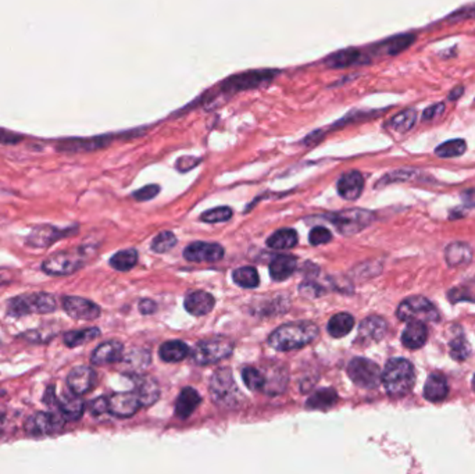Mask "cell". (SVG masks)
I'll return each instance as SVG.
<instances>
[{
  "mask_svg": "<svg viewBox=\"0 0 475 474\" xmlns=\"http://www.w3.org/2000/svg\"><path fill=\"white\" fill-rule=\"evenodd\" d=\"M319 335V329L317 324L312 321H298L289 323L278 327L270 336L269 345L276 350H295L301 349L313 341H316Z\"/></svg>",
  "mask_w": 475,
  "mask_h": 474,
  "instance_id": "cell-1",
  "label": "cell"
},
{
  "mask_svg": "<svg viewBox=\"0 0 475 474\" xmlns=\"http://www.w3.org/2000/svg\"><path fill=\"white\" fill-rule=\"evenodd\" d=\"M381 381L385 391L393 398H402L407 395L416 381L414 366L403 357H395L388 360L382 371Z\"/></svg>",
  "mask_w": 475,
  "mask_h": 474,
  "instance_id": "cell-2",
  "label": "cell"
},
{
  "mask_svg": "<svg viewBox=\"0 0 475 474\" xmlns=\"http://www.w3.org/2000/svg\"><path fill=\"white\" fill-rule=\"evenodd\" d=\"M91 251L88 246L59 251L45 259L40 269L49 276H70L85 266Z\"/></svg>",
  "mask_w": 475,
  "mask_h": 474,
  "instance_id": "cell-3",
  "label": "cell"
},
{
  "mask_svg": "<svg viewBox=\"0 0 475 474\" xmlns=\"http://www.w3.org/2000/svg\"><path fill=\"white\" fill-rule=\"evenodd\" d=\"M57 301L54 295L47 292H32L17 295L7 304V315L24 317L28 315H50L56 312Z\"/></svg>",
  "mask_w": 475,
  "mask_h": 474,
  "instance_id": "cell-4",
  "label": "cell"
},
{
  "mask_svg": "<svg viewBox=\"0 0 475 474\" xmlns=\"http://www.w3.org/2000/svg\"><path fill=\"white\" fill-rule=\"evenodd\" d=\"M278 71L276 70H249L225 78L220 84V92L223 94H238L259 88L264 84L271 82Z\"/></svg>",
  "mask_w": 475,
  "mask_h": 474,
  "instance_id": "cell-5",
  "label": "cell"
},
{
  "mask_svg": "<svg viewBox=\"0 0 475 474\" xmlns=\"http://www.w3.org/2000/svg\"><path fill=\"white\" fill-rule=\"evenodd\" d=\"M234 350V343L224 336H216L203 339L196 343V346L192 350V360L196 364L204 366L217 363L227 356H229Z\"/></svg>",
  "mask_w": 475,
  "mask_h": 474,
  "instance_id": "cell-6",
  "label": "cell"
},
{
  "mask_svg": "<svg viewBox=\"0 0 475 474\" xmlns=\"http://www.w3.org/2000/svg\"><path fill=\"white\" fill-rule=\"evenodd\" d=\"M396 316L405 323L410 321H421V323H432L438 321L439 313L437 308L424 297H410L405 299L396 311Z\"/></svg>",
  "mask_w": 475,
  "mask_h": 474,
  "instance_id": "cell-7",
  "label": "cell"
},
{
  "mask_svg": "<svg viewBox=\"0 0 475 474\" xmlns=\"http://www.w3.org/2000/svg\"><path fill=\"white\" fill-rule=\"evenodd\" d=\"M349 378L361 388H375L378 387L382 373L377 363L365 357H354L347 366Z\"/></svg>",
  "mask_w": 475,
  "mask_h": 474,
  "instance_id": "cell-8",
  "label": "cell"
},
{
  "mask_svg": "<svg viewBox=\"0 0 475 474\" xmlns=\"http://www.w3.org/2000/svg\"><path fill=\"white\" fill-rule=\"evenodd\" d=\"M210 394L213 401L221 405H234L236 403V397L239 394L232 371L228 367L218 369L210 381Z\"/></svg>",
  "mask_w": 475,
  "mask_h": 474,
  "instance_id": "cell-9",
  "label": "cell"
},
{
  "mask_svg": "<svg viewBox=\"0 0 475 474\" xmlns=\"http://www.w3.org/2000/svg\"><path fill=\"white\" fill-rule=\"evenodd\" d=\"M329 220L336 225L340 234L353 235L368 227L374 221V214L368 210L352 209L336 213Z\"/></svg>",
  "mask_w": 475,
  "mask_h": 474,
  "instance_id": "cell-10",
  "label": "cell"
},
{
  "mask_svg": "<svg viewBox=\"0 0 475 474\" xmlns=\"http://www.w3.org/2000/svg\"><path fill=\"white\" fill-rule=\"evenodd\" d=\"M66 419L60 412H38L25 422V431L33 437L53 436L64 427Z\"/></svg>",
  "mask_w": 475,
  "mask_h": 474,
  "instance_id": "cell-11",
  "label": "cell"
},
{
  "mask_svg": "<svg viewBox=\"0 0 475 474\" xmlns=\"http://www.w3.org/2000/svg\"><path fill=\"white\" fill-rule=\"evenodd\" d=\"M75 232H78V225L60 228V227H56V225L43 224V225L35 227L29 232V235L27 237L25 244L28 246H31V248L43 249V248H49L50 245L56 244L61 238H67V237L74 235Z\"/></svg>",
  "mask_w": 475,
  "mask_h": 474,
  "instance_id": "cell-12",
  "label": "cell"
},
{
  "mask_svg": "<svg viewBox=\"0 0 475 474\" xmlns=\"http://www.w3.org/2000/svg\"><path fill=\"white\" fill-rule=\"evenodd\" d=\"M63 309L71 318L85 320V321L95 320L102 313L99 305H96L95 302L81 298V297H74V295H68L63 298Z\"/></svg>",
  "mask_w": 475,
  "mask_h": 474,
  "instance_id": "cell-13",
  "label": "cell"
},
{
  "mask_svg": "<svg viewBox=\"0 0 475 474\" xmlns=\"http://www.w3.org/2000/svg\"><path fill=\"white\" fill-rule=\"evenodd\" d=\"M183 256L193 263H213L224 256V248L213 242H193L186 246Z\"/></svg>",
  "mask_w": 475,
  "mask_h": 474,
  "instance_id": "cell-14",
  "label": "cell"
},
{
  "mask_svg": "<svg viewBox=\"0 0 475 474\" xmlns=\"http://www.w3.org/2000/svg\"><path fill=\"white\" fill-rule=\"evenodd\" d=\"M113 137L100 135L92 138H67L61 140L57 145L59 152L67 154H80V152H92L102 148H106L112 142Z\"/></svg>",
  "mask_w": 475,
  "mask_h": 474,
  "instance_id": "cell-15",
  "label": "cell"
},
{
  "mask_svg": "<svg viewBox=\"0 0 475 474\" xmlns=\"http://www.w3.org/2000/svg\"><path fill=\"white\" fill-rule=\"evenodd\" d=\"M98 376L89 366H77L67 376V385L71 392L77 395H85L95 388Z\"/></svg>",
  "mask_w": 475,
  "mask_h": 474,
  "instance_id": "cell-16",
  "label": "cell"
},
{
  "mask_svg": "<svg viewBox=\"0 0 475 474\" xmlns=\"http://www.w3.org/2000/svg\"><path fill=\"white\" fill-rule=\"evenodd\" d=\"M141 406L140 398L135 391L117 392L109 398V412L113 416L127 419L134 416Z\"/></svg>",
  "mask_w": 475,
  "mask_h": 474,
  "instance_id": "cell-17",
  "label": "cell"
},
{
  "mask_svg": "<svg viewBox=\"0 0 475 474\" xmlns=\"http://www.w3.org/2000/svg\"><path fill=\"white\" fill-rule=\"evenodd\" d=\"M388 331V324L384 318L378 316L367 317L361 321L357 335V342L361 345H368L381 341Z\"/></svg>",
  "mask_w": 475,
  "mask_h": 474,
  "instance_id": "cell-18",
  "label": "cell"
},
{
  "mask_svg": "<svg viewBox=\"0 0 475 474\" xmlns=\"http://www.w3.org/2000/svg\"><path fill=\"white\" fill-rule=\"evenodd\" d=\"M338 192L343 199L356 200L364 189V177L360 171L352 170L340 175L336 184Z\"/></svg>",
  "mask_w": 475,
  "mask_h": 474,
  "instance_id": "cell-19",
  "label": "cell"
},
{
  "mask_svg": "<svg viewBox=\"0 0 475 474\" xmlns=\"http://www.w3.org/2000/svg\"><path fill=\"white\" fill-rule=\"evenodd\" d=\"M367 61V56L357 47H347L332 53L325 59V64L329 68H349L352 66L363 64Z\"/></svg>",
  "mask_w": 475,
  "mask_h": 474,
  "instance_id": "cell-20",
  "label": "cell"
},
{
  "mask_svg": "<svg viewBox=\"0 0 475 474\" xmlns=\"http://www.w3.org/2000/svg\"><path fill=\"white\" fill-rule=\"evenodd\" d=\"M124 345L120 341H107L100 343L92 353L91 362L93 364H112L123 359Z\"/></svg>",
  "mask_w": 475,
  "mask_h": 474,
  "instance_id": "cell-21",
  "label": "cell"
},
{
  "mask_svg": "<svg viewBox=\"0 0 475 474\" xmlns=\"http://www.w3.org/2000/svg\"><path fill=\"white\" fill-rule=\"evenodd\" d=\"M183 305L188 313L193 316H204L213 311L216 299L209 292L193 291L185 297Z\"/></svg>",
  "mask_w": 475,
  "mask_h": 474,
  "instance_id": "cell-22",
  "label": "cell"
},
{
  "mask_svg": "<svg viewBox=\"0 0 475 474\" xmlns=\"http://www.w3.org/2000/svg\"><path fill=\"white\" fill-rule=\"evenodd\" d=\"M57 409L63 415L66 420L75 422L81 419L85 412V402L82 401L81 395L77 394H63L57 399Z\"/></svg>",
  "mask_w": 475,
  "mask_h": 474,
  "instance_id": "cell-23",
  "label": "cell"
},
{
  "mask_svg": "<svg viewBox=\"0 0 475 474\" xmlns=\"http://www.w3.org/2000/svg\"><path fill=\"white\" fill-rule=\"evenodd\" d=\"M202 398L199 392L190 387H186L178 395V399L175 402V415L182 420L188 419L196 410Z\"/></svg>",
  "mask_w": 475,
  "mask_h": 474,
  "instance_id": "cell-24",
  "label": "cell"
},
{
  "mask_svg": "<svg viewBox=\"0 0 475 474\" xmlns=\"http://www.w3.org/2000/svg\"><path fill=\"white\" fill-rule=\"evenodd\" d=\"M428 329L425 323L410 321L402 334V342L409 349H420L425 345Z\"/></svg>",
  "mask_w": 475,
  "mask_h": 474,
  "instance_id": "cell-25",
  "label": "cell"
},
{
  "mask_svg": "<svg viewBox=\"0 0 475 474\" xmlns=\"http://www.w3.org/2000/svg\"><path fill=\"white\" fill-rule=\"evenodd\" d=\"M449 385L444 374L432 373L428 376L424 385V397L430 402H439L448 397Z\"/></svg>",
  "mask_w": 475,
  "mask_h": 474,
  "instance_id": "cell-26",
  "label": "cell"
},
{
  "mask_svg": "<svg viewBox=\"0 0 475 474\" xmlns=\"http://www.w3.org/2000/svg\"><path fill=\"white\" fill-rule=\"evenodd\" d=\"M135 392L140 398L141 406H151L160 398L158 384L152 377L140 376L135 378Z\"/></svg>",
  "mask_w": 475,
  "mask_h": 474,
  "instance_id": "cell-27",
  "label": "cell"
},
{
  "mask_svg": "<svg viewBox=\"0 0 475 474\" xmlns=\"http://www.w3.org/2000/svg\"><path fill=\"white\" fill-rule=\"evenodd\" d=\"M414 42H416V35H413V34H402V35L392 36V38L384 40L382 43L377 45L375 50H378L382 54L396 56V54L407 50Z\"/></svg>",
  "mask_w": 475,
  "mask_h": 474,
  "instance_id": "cell-28",
  "label": "cell"
},
{
  "mask_svg": "<svg viewBox=\"0 0 475 474\" xmlns=\"http://www.w3.org/2000/svg\"><path fill=\"white\" fill-rule=\"evenodd\" d=\"M298 260L288 255L277 256L270 265V274L276 281H285L288 280L296 270Z\"/></svg>",
  "mask_w": 475,
  "mask_h": 474,
  "instance_id": "cell-29",
  "label": "cell"
},
{
  "mask_svg": "<svg viewBox=\"0 0 475 474\" xmlns=\"http://www.w3.org/2000/svg\"><path fill=\"white\" fill-rule=\"evenodd\" d=\"M445 258L449 266L452 267H460L466 266L473 259V251L469 245L463 242H455L451 244L445 251Z\"/></svg>",
  "mask_w": 475,
  "mask_h": 474,
  "instance_id": "cell-30",
  "label": "cell"
},
{
  "mask_svg": "<svg viewBox=\"0 0 475 474\" xmlns=\"http://www.w3.org/2000/svg\"><path fill=\"white\" fill-rule=\"evenodd\" d=\"M190 353L189 346L182 341H167L160 346V359L167 363H175L183 360Z\"/></svg>",
  "mask_w": 475,
  "mask_h": 474,
  "instance_id": "cell-31",
  "label": "cell"
},
{
  "mask_svg": "<svg viewBox=\"0 0 475 474\" xmlns=\"http://www.w3.org/2000/svg\"><path fill=\"white\" fill-rule=\"evenodd\" d=\"M416 121H417V110L416 109H406V110H402L400 113L395 114L393 117H391L389 121L386 123V126H388V128L393 130L395 133L405 134L414 127Z\"/></svg>",
  "mask_w": 475,
  "mask_h": 474,
  "instance_id": "cell-32",
  "label": "cell"
},
{
  "mask_svg": "<svg viewBox=\"0 0 475 474\" xmlns=\"http://www.w3.org/2000/svg\"><path fill=\"white\" fill-rule=\"evenodd\" d=\"M100 336V329L96 327H88V328H80V329H71L67 331L63 336L66 346L68 348H77L81 346L95 338Z\"/></svg>",
  "mask_w": 475,
  "mask_h": 474,
  "instance_id": "cell-33",
  "label": "cell"
},
{
  "mask_svg": "<svg viewBox=\"0 0 475 474\" xmlns=\"http://www.w3.org/2000/svg\"><path fill=\"white\" fill-rule=\"evenodd\" d=\"M57 334H59L57 325L54 323H47V324H43L38 328L28 329L27 332L21 334L20 338H22L28 342H32V343H46L50 339H53Z\"/></svg>",
  "mask_w": 475,
  "mask_h": 474,
  "instance_id": "cell-34",
  "label": "cell"
},
{
  "mask_svg": "<svg viewBox=\"0 0 475 474\" xmlns=\"http://www.w3.org/2000/svg\"><path fill=\"white\" fill-rule=\"evenodd\" d=\"M354 327V318L349 313H338L328 321V332L333 338L347 335Z\"/></svg>",
  "mask_w": 475,
  "mask_h": 474,
  "instance_id": "cell-35",
  "label": "cell"
},
{
  "mask_svg": "<svg viewBox=\"0 0 475 474\" xmlns=\"http://www.w3.org/2000/svg\"><path fill=\"white\" fill-rule=\"evenodd\" d=\"M298 244V232L292 228H282L276 231L267 241L273 249H291Z\"/></svg>",
  "mask_w": 475,
  "mask_h": 474,
  "instance_id": "cell-36",
  "label": "cell"
},
{
  "mask_svg": "<svg viewBox=\"0 0 475 474\" xmlns=\"http://www.w3.org/2000/svg\"><path fill=\"white\" fill-rule=\"evenodd\" d=\"M336 401H338L336 392L333 390H331V388H324V390L317 391L309 398L306 406L309 409L325 410V409L332 408L336 403Z\"/></svg>",
  "mask_w": 475,
  "mask_h": 474,
  "instance_id": "cell-37",
  "label": "cell"
},
{
  "mask_svg": "<svg viewBox=\"0 0 475 474\" xmlns=\"http://www.w3.org/2000/svg\"><path fill=\"white\" fill-rule=\"evenodd\" d=\"M138 263V252L135 249H124L110 259V266L117 272H130Z\"/></svg>",
  "mask_w": 475,
  "mask_h": 474,
  "instance_id": "cell-38",
  "label": "cell"
},
{
  "mask_svg": "<svg viewBox=\"0 0 475 474\" xmlns=\"http://www.w3.org/2000/svg\"><path fill=\"white\" fill-rule=\"evenodd\" d=\"M466 149H467V144L465 140H460V138L449 140L441 144L435 149V155L442 158H459L466 152Z\"/></svg>",
  "mask_w": 475,
  "mask_h": 474,
  "instance_id": "cell-39",
  "label": "cell"
},
{
  "mask_svg": "<svg viewBox=\"0 0 475 474\" xmlns=\"http://www.w3.org/2000/svg\"><path fill=\"white\" fill-rule=\"evenodd\" d=\"M232 279L235 284H238L242 288H256L260 283L257 270L255 267H241L234 270Z\"/></svg>",
  "mask_w": 475,
  "mask_h": 474,
  "instance_id": "cell-40",
  "label": "cell"
},
{
  "mask_svg": "<svg viewBox=\"0 0 475 474\" xmlns=\"http://www.w3.org/2000/svg\"><path fill=\"white\" fill-rule=\"evenodd\" d=\"M472 348L470 343L467 341V338L463 334L456 335L455 338H452L451 341V355L455 360L458 362H463L470 356Z\"/></svg>",
  "mask_w": 475,
  "mask_h": 474,
  "instance_id": "cell-41",
  "label": "cell"
},
{
  "mask_svg": "<svg viewBox=\"0 0 475 474\" xmlns=\"http://www.w3.org/2000/svg\"><path fill=\"white\" fill-rule=\"evenodd\" d=\"M242 378L246 387L252 391H260L266 387V376L256 367H246L242 371Z\"/></svg>",
  "mask_w": 475,
  "mask_h": 474,
  "instance_id": "cell-42",
  "label": "cell"
},
{
  "mask_svg": "<svg viewBox=\"0 0 475 474\" xmlns=\"http://www.w3.org/2000/svg\"><path fill=\"white\" fill-rule=\"evenodd\" d=\"M176 245V237L171 231H163L152 242V249L158 253H165Z\"/></svg>",
  "mask_w": 475,
  "mask_h": 474,
  "instance_id": "cell-43",
  "label": "cell"
},
{
  "mask_svg": "<svg viewBox=\"0 0 475 474\" xmlns=\"http://www.w3.org/2000/svg\"><path fill=\"white\" fill-rule=\"evenodd\" d=\"M232 217V210L228 206H220L211 210H207L202 214V221L204 223H224Z\"/></svg>",
  "mask_w": 475,
  "mask_h": 474,
  "instance_id": "cell-44",
  "label": "cell"
},
{
  "mask_svg": "<svg viewBox=\"0 0 475 474\" xmlns=\"http://www.w3.org/2000/svg\"><path fill=\"white\" fill-rule=\"evenodd\" d=\"M445 110H446V105L442 102L431 105L423 112V121H435L444 116Z\"/></svg>",
  "mask_w": 475,
  "mask_h": 474,
  "instance_id": "cell-45",
  "label": "cell"
},
{
  "mask_svg": "<svg viewBox=\"0 0 475 474\" xmlns=\"http://www.w3.org/2000/svg\"><path fill=\"white\" fill-rule=\"evenodd\" d=\"M332 238V234L328 228L325 227H316L310 231V235H309V239H310V244L312 245H322V244H326L329 242Z\"/></svg>",
  "mask_w": 475,
  "mask_h": 474,
  "instance_id": "cell-46",
  "label": "cell"
},
{
  "mask_svg": "<svg viewBox=\"0 0 475 474\" xmlns=\"http://www.w3.org/2000/svg\"><path fill=\"white\" fill-rule=\"evenodd\" d=\"M158 192H160V186L152 184V185H146V186L135 191L133 193V196L140 202H145V200H149V199H153L155 196H158Z\"/></svg>",
  "mask_w": 475,
  "mask_h": 474,
  "instance_id": "cell-47",
  "label": "cell"
},
{
  "mask_svg": "<svg viewBox=\"0 0 475 474\" xmlns=\"http://www.w3.org/2000/svg\"><path fill=\"white\" fill-rule=\"evenodd\" d=\"M89 412L93 416H100L106 412H109V398L106 397H99L96 399H93L89 403Z\"/></svg>",
  "mask_w": 475,
  "mask_h": 474,
  "instance_id": "cell-48",
  "label": "cell"
},
{
  "mask_svg": "<svg viewBox=\"0 0 475 474\" xmlns=\"http://www.w3.org/2000/svg\"><path fill=\"white\" fill-rule=\"evenodd\" d=\"M24 140V137L21 134L0 128V145H15L18 142H21Z\"/></svg>",
  "mask_w": 475,
  "mask_h": 474,
  "instance_id": "cell-49",
  "label": "cell"
},
{
  "mask_svg": "<svg viewBox=\"0 0 475 474\" xmlns=\"http://www.w3.org/2000/svg\"><path fill=\"white\" fill-rule=\"evenodd\" d=\"M200 163V158H192V156H183V158H179L176 160V170L178 171H189L192 170L193 167H196L197 164Z\"/></svg>",
  "mask_w": 475,
  "mask_h": 474,
  "instance_id": "cell-50",
  "label": "cell"
},
{
  "mask_svg": "<svg viewBox=\"0 0 475 474\" xmlns=\"http://www.w3.org/2000/svg\"><path fill=\"white\" fill-rule=\"evenodd\" d=\"M451 18H455V20H463V18H475V4L473 6H469V7H465L456 13H453L451 15Z\"/></svg>",
  "mask_w": 475,
  "mask_h": 474,
  "instance_id": "cell-51",
  "label": "cell"
},
{
  "mask_svg": "<svg viewBox=\"0 0 475 474\" xmlns=\"http://www.w3.org/2000/svg\"><path fill=\"white\" fill-rule=\"evenodd\" d=\"M47 406H54L57 405V398H56V387L54 385H49L45 391V395H43V399H42Z\"/></svg>",
  "mask_w": 475,
  "mask_h": 474,
  "instance_id": "cell-52",
  "label": "cell"
},
{
  "mask_svg": "<svg viewBox=\"0 0 475 474\" xmlns=\"http://www.w3.org/2000/svg\"><path fill=\"white\" fill-rule=\"evenodd\" d=\"M301 292L305 294V295H312V297H316L318 298L321 294H322V290L318 287V286H315V284H310V283H306V284H302L301 287Z\"/></svg>",
  "mask_w": 475,
  "mask_h": 474,
  "instance_id": "cell-53",
  "label": "cell"
},
{
  "mask_svg": "<svg viewBox=\"0 0 475 474\" xmlns=\"http://www.w3.org/2000/svg\"><path fill=\"white\" fill-rule=\"evenodd\" d=\"M156 309H158L156 304H155L153 301H151V299H142V301L140 302V311H141L144 315H152V313L156 312Z\"/></svg>",
  "mask_w": 475,
  "mask_h": 474,
  "instance_id": "cell-54",
  "label": "cell"
},
{
  "mask_svg": "<svg viewBox=\"0 0 475 474\" xmlns=\"http://www.w3.org/2000/svg\"><path fill=\"white\" fill-rule=\"evenodd\" d=\"M463 199L467 205L470 206H475V189H472V191H467L463 193Z\"/></svg>",
  "mask_w": 475,
  "mask_h": 474,
  "instance_id": "cell-55",
  "label": "cell"
},
{
  "mask_svg": "<svg viewBox=\"0 0 475 474\" xmlns=\"http://www.w3.org/2000/svg\"><path fill=\"white\" fill-rule=\"evenodd\" d=\"M462 95H463V87H458V88H455V89L449 94V99H451V101H456V99H459Z\"/></svg>",
  "mask_w": 475,
  "mask_h": 474,
  "instance_id": "cell-56",
  "label": "cell"
},
{
  "mask_svg": "<svg viewBox=\"0 0 475 474\" xmlns=\"http://www.w3.org/2000/svg\"><path fill=\"white\" fill-rule=\"evenodd\" d=\"M473 385H474V390H475V374H474V378H473Z\"/></svg>",
  "mask_w": 475,
  "mask_h": 474,
  "instance_id": "cell-57",
  "label": "cell"
}]
</instances>
